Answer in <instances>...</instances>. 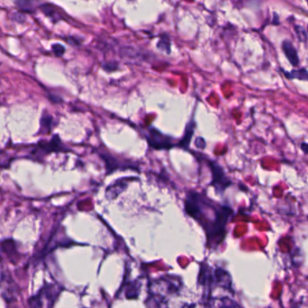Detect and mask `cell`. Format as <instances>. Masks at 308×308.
I'll return each instance as SVG.
<instances>
[{
  "label": "cell",
  "mask_w": 308,
  "mask_h": 308,
  "mask_svg": "<svg viewBox=\"0 0 308 308\" xmlns=\"http://www.w3.org/2000/svg\"><path fill=\"white\" fill-rule=\"evenodd\" d=\"M209 167L212 177L211 185L214 187L216 193L223 194L229 185H231L230 179L225 175L223 167L215 161H209Z\"/></svg>",
  "instance_id": "obj_1"
},
{
  "label": "cell",
  "mask_w": 308,
  "mask_h": 308,
  "mask_svg": "<svg viewBox=\"0 0 308 308\" xmlns=\"http://www.w3.org/2000/svg\"><path fill=\"white\" fill-rule=\"evenodd\" d=\"M146 138L150 146L155 149H169L174 146L172 138L164 136L156 129H151Z\"/></svg>",
  "instance_id": "obj_2"
},
{
  "label": "cell",
  "mask_w": 308,
  "mask_h": 308,
  "mask_svg": "<svg viewBox=\"0 0 308 308\" xmlns=\"http://www.w3.org/2000/svg\"><path fill=\"white\" fill-rule=\"evenodd\" d=\"M282 49H283V52L285 53L287 59L289 60V63L292 65L297 66L299 65L300 61H299V57H298V53L296 52L295 46L292 45L291 42H289L288 40L283 41Z\"/></svg>",
  "instance_id": "obj_3"
},
{
  "label": "cell",
  "mask_w": 308,
  "mask_h": 308,
  "mask_svg": "<svg viewBox=\"0 0 308 308\" xmlns=\"http://www.w3.org/2000/svg\"><path fill=\"white\" fill-rule=\"evenodd\" d=\"M39 148L40 150L43 151V153L45 151L46 154L52 153L53 151H62L65 149L63 146V144H62V142L60 140L59 136H57V135H55L53 137V139H52V141H50L49 143L39 145Z\"/></svg>",
  "instance_id": "obj_4"
},
{
  "label": "cell",
  "mask_w": 308,
  "mask_h": 308,
  "mask_svg": "<svg viewBox=\"0 0 308 308\" xmlns=\"http://www.w3.org/2000/svg\"><path fill=\"white\" fill-rule=\"evenodd\" d=\"M285 76L289 80L297 79L300 81H308V71L305 68L292 70L290 72H284Z\"/></svg>",
  "instance_id": "obj_5"
},
{
  "label": "cell",
  "mask_w": 308,
  "mask_h": 308,
  "mask_svg": "<svg viewBox=\"0 0 308 308\" xmlns=\"http://www.w3.org/2000/svg\"><path fill=\"white\" fill-rule=\"evenodd\" d=\"M40 125H41L40 130H41L42 133L46 134V133L50 132V130L53 129V117H52L51 115L46 114V113L43 114L42 118H41V121H40Z\"/></svg>",
  "instance_id": "obj_6"
},
{
  "label": "cell",
  "mask_w": 308,
  "mask_h": 308,
  "mask_svg": "<svg viewBox=\"0 0 308 308\" xmlns=\"http://www.w3.org/2000/svg\"><path fill=\"white\" fill-rule=\"evenodd\" d=\"M41 9L44 13L46 14L48 17H50V19L53 21V23H56L57 21L62 19V17L60 16L59 14L56 12L55 8L50 4H44L41 6Z\"/></svg>",
  "instance_id": "obj_7"
},
{
  "label": "cell",
  "mask_w": 308,
  "mask_h": 308,
  "mask_svg": "<svg viewBox=\"0 0 308 308\" xmlns=\"http://www.w3.org/2000/svg\"><path fill=\"white\" fill-rule=\"evenodd\" d=\"M194 130H195V123L194 122H190L189 124L187 125L186 127V130H185V134H184V138L181 140L179 146L186 148L187 146H189L190 144L191 139L192 137L194 135Z\"/></svg>",
  "instance_id": "obj_8"
},
{
  "label": "cell",
  "mask_w": 308,
  "mask_h": 308,
  "mask_svg": "<svg viewBox=\"0 0 308 308\" xmlns=\"http://www.w3.org/2000/svg\"><path fill=\"white\" fill-rule=\"evenodd\" d=\"M157 46H158V48L159 50H161V51H163V52H165V53H170V41H169V38H168L167 35L161 36V38L159 40V42H158Z\"/></svg>",
  "instance_id": "obj_9"
},
{
  "label": "cell",
  "mask_w": 308,
  "mask_h": 308,
  "mask_svg": "<svg viewBox=\"0 0 308 308\" xmlns=\"http://www.w3.org/2000/svg\"><path fill=\"white\" fill-rule=\"evenodd\" d=\"M33 2L32 1H16V5L19 8L20 10L25 12H32Z\"/></svg>",
  "instance_id": "obj_10"
},
{
  "label": "cell",
  "mask_w": 308,
  "mask_h": 308,
  "mask_svg": "<svg viewBox=\"0 0 308 308\" xmlns=\"http://www.w3.org/2000/svg\"><path fill=\"white\" fill-rule=\"evenodd\" d=\"M295 31L301 42L308 41V33H307L306 29H304V27H301V26H295Z\"/></svg>",
  "instance_id": "obj_11"
},
{
  "label": "cell",
  "mask_w": 308,
  "mask_h": 308,
  "mask_svg": "<svg viewBox=\"0 0 308 308\" xmlns=\"http://www.w3.org/2000/svg\"><path fill=\"white\" fill-rule=\"evenodd\" d=\"M52 49H53V52L56 56H62L65 53V47L60 44L53 45L52 46Z\"/></svg>",
  "instance_id": "obj_12"
},
{
  "label": "cell",
  "mask_w": 308,
  "mask_h": 308,
  "mask_svg": "<svg viewBox=\"0 0 308 308\" xmlns=\"http://www.w3.org/2000/svg\"><path fill=\"white\" fill-rule=\"evenodd\" d=\"M220 308H242L240 306H238L236 303L230 301L229 299H224L223 301V305Z\"/></svg>",
  "instance_id": "obj_13"
},
{
  "label": "cell",
  "mask_w": 308,
  "mask_h": 308,
  "mask_svg": "<svg viewBox=\"0 0 308 308\" xmlns=\"http://www.w3.org/2000/svg\"><path fill=\"white\" fill-rule=\"evenodd\" d=\"M195 145L198 148L203 149L205 147V141L203 138H197L195 140Z\"/></svg>",
  "instance_id": "obj_14"
},
{
  "label": "cell",
  "mask_w": 308,
  "mask_h": 308,
  "mask_svg": "<svg viewBox=\"0 0 308 308\" xmlns=\"http://www.w3.org/2000/svg\"><path fill=\"white\" fill-rule=\"evenodd\" d=\"M300 147H301L302 151L305 153V154H308V143H301L300 145Z\"/></svg>",
  "instance_id": "obj_15"
},
{
  "label": "cell",
  "mask_w": 308,
  "mask_h": 308,
  "mask_svg": "<svg viewBox=\"0 0 308 308\" xmlns=\"http://www.w3.org/2000/svg\"></svg>",
  "instance_id": "obj_16"
}]
</instances>
